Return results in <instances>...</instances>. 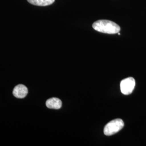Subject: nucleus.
Returning <instances> with one entry per match:
<instances>
[{"mask_svg": "<svg viewBox=\"0 0 146 146\" xmlns=\"http://www.w3.org/2000/svg\"><path fill=\"white\" fill-rule=\"evenodd\" d=\"M28 89L23 84H19L14 89L13 93L14 96L19 99L25 98L28 94Z\"/></svg>", "mask_w": 146, "mask_h": 146, "instance_id": "20e7f679", "label": "nucleus"}, {"mask_svg": "<svg viewBox=\"0 0 146 146\" xmlns=\"http://www.w3.org/2000/svg\"><path fill=\"white\" fill-rule=\"evenodd\" d=\"M124 127V122L121 119H116L108 122L104 128V135L111 136L121 131Z\"/></svg>", "mask_w": 146, "mask_h": 146, "instance_id": "f03ea898", "label": "nucleus"}, {"mask_svg": "<svg viewBox=\"0 0 146 146\" xmlns=\"http://www.w3.org/2000/svg\"><path fill=\"white\" fill-rule=\"evenodd\" d=\"M135 86V81L134 78L132 77L125 78L121 81L120 84L121 91L124 95H129L132 93Z\"/></svg>", "mask_w": 146, "mask_h": 146, "instance_id": "7ed1b4c3", "label": "nucleus"}, {"mask_svg": "<svg viewBox=\"0 0 146 146\" xmlns=\"http://www.w3.org/2000/svg\"><path fill=\"white\" fill-rule=\"evenodd\" d=\"M93 28L96 31L109 34H117L120 31V27L115 22L110 20H101L95 22Z\"/></svg>", "mask_w": 146, "mask_h": 146, "instance_id": "f257e3e1", "label": "nucleus"}, {"mask_svg": "<svg viewBox=\"0 0 146 146\" xmlns=\"http://www.w3.org/2000/svg\"><path fill=\"white\" fill-rule=\"evenodd\" d=\"M46 104L48 108L59 110L62 107V101L56 98H52L47 100Z\"/></svg>", "mask_w": 146, "mask_h": 146, "instance_id": "39448f33", "label": "nucleus"}, {"mask_svg": "<svg viewBox=\"0 0 146 146\" xmlns=\"http://www.w3.org/2000/svg\"><path fill=\"white\" fill-rule=\"evenodd\" d=\"M31 5L37 6H47L52 4L55 0H27Z\"/></svg>", "mask_w": 146, "mask_h": 146, "instance_id": "423d86ee", "label": "nucleus"}]
</instances>
